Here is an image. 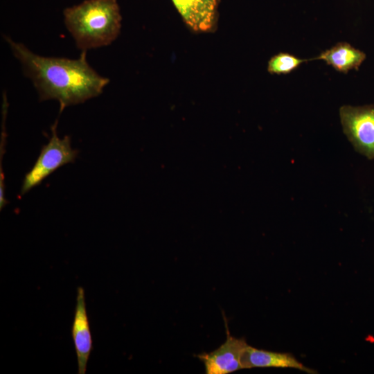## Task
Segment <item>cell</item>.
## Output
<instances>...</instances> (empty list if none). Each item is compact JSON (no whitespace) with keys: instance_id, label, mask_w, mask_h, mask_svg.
Returning <instances> with one entry per match:
<instances>
[{"instance_id":"obj_4","label":"cell","mask_w":374,"mask_h":374,"mask_svg":"<svg viewBox=\"0 0 374 374\" xmlns=\"http://www.w3.org/2000/svg\"><path fill=\"white\" fill-rule=\"evenodd\" d=\"M343 132L354 149L374 159V105H343L339 109Z\"/></svg>"},{"instance_id":"obj_3","label":"cell","mask_w":374,"mask_h":374,"mask_svg":"<svg viewBox=\"0 0 374 374\" xmlns=\"http://www.w3.org/2000/svg\"><path fill=\"white\" fill-rule=\"evenodd\" d=\"M57 122L51 127V136L44 145L30 170L26 173L22 182L20 195L27 193L39 185L45 178L57 168L74 162L78 151L71 147V137L60 139L56 132Z\"/></svg>"},{"instance_id":"obj_7","label":"cell","mask_w":374,"mask_h":374,"mask_svg":"<svg viewBox=\"0 0 374 374\" xmlns=\"http://www.w3.org/2000/svg\"><path fill=\"white\" fill-rule=\"evenodd\" d=\"M186 25L197 33L215 30L218 0H171Z\"/></svg>"},{"instance_id":"obj_10","label":"cell","mask_w":374,"mask_h":374,"mask_svg":"<svg viewBox=\"0 0 374 374\" xmlns=\"http://www.w3.org/2000/svg\"><path fill=\"white\" fill-rule=\"evenodd\" d=\"M308 61L309 59H301L289 53L280 52L269 59L267 71L271 74L287 75Z\"/></svg>"},{"instance_id":"obj_8","label":"cell","mask_w":374,"mask_h":374,"mask_svg":"<svg viewBox=\"0 0 374 374\" xmlns=\"http://www.w3.org/2000/svg\"><path fill=\"white\" fill-rule=\"evenodd\" d=\"M241 363L243 369L251 368H294L312 374L313 369L305 366L293 355L258 349L248 345L244 350Z\"/></svg>"},{"instance_id":"obj_9","label":"cell","mask_w":374,"mask_h":374,"mask_svg":"<svg viewBox=\"0 0 374 374\" xmlns=\"http://www.w3.org/2000/svg\"><path fill=\"white\" fill-rule=\"evenodd\" d=\"M366 59V54L347 42H338L330 49L322 51L317 57L309 59L321 60L337 71L347 73L352 69L358 70Z\"/></svg>"},{"instance_id":"obj_1","label":"cell","mask_w":374,"mask_h":374,"mask_svg":"<svg viewBox=\"0 0 374 374\" xmlns=\"http://www.w3.org/2000/svg\"><path fill=\"white\" fill-rule=\"evenodd\" d=\"M24 74L33 82L40 100H56L60 112L67 106L99 96L109 79L99 75L87 60V51L78 59L48 57L30 51L21 43L5 37Z\"/></svg>"},{"instance_id":"obj_2","label":"cell","mask_w":374,"mask_h":374,"mask_svg":"<svg viewBox=\"0 0 374 374\" xmlns=\"http://www.w3.org/2000/svg\"><path fill=\"white\" fill-rule=\"evenodd\" d=\"M121 15L116 0H86L64 10V21L82 51L110 44L118 36Z\"/></svg>"},{"instance_id":"obj_5","label":"cell","mask_w":374,"mask_h":374,"mask_svg":"<svg viewBox=\"0 0 374 374\" xmlns=\"http://www.w3.org/2000/svg\"><path fill=\"white\" fill-rule=\"evenodd\" d=\"M226 341L211 353L198 354L196 357L203 362L206 374H228L243 369L241 358L248 346L244 338L233 337L228 328L226 319Z\"/></svg>"},{"instance_id":"obj_6","label":"cell","mask_w":374,"mask_h":374,"mask_svg":"<svg viewBox=\"0 0 374 374\" xmlns=\"http://www.w3.org/2000/svg\"><path fill=\"white\" fill-rule=\"evenodd\" d=\"M71 337L77 357L78 373L85 374L93 350V339L82 287L77 288L76 303L71 326Z\"/></svg>"}]
</instances>
